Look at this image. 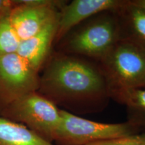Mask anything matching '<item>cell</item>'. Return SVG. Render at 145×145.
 Returning <instances> with one entry per match:
<instances>
[{"label": "cell", "instance_id": "1", "mask_svg": "<svg viewBox=\"0 0 145 145\" xmlns=\"http://www.w3.org/2000/svg\"><path fill=\"white\" fill-rule=\"evenodd\" d=\"M42 70L37 91L56 106L80 113L93 112L110 97L99 65L86 58L51 52Z\"/></svg>", "mask_w": 145, "mask_h": 145}, {"label": "cell", "instance_id": "2", "mask_svg": "<svg viewBox=\"0 0 145 145\" xmlns=\"http://www.w3.org/2000/svg\"><path fill=\"white\" fill-rule=\"evenodd\" d=\"M120 40L115 10L106 11L79 24L58 43L59 51L99 63Z\"/></svg>", "mask_w": 145, "mask_h": 145}, {"label": "cell", "instance_id": "3", "mask_svg": "<svg viewBox=\"0 0 145 145\" xmlns=\"http://www.w3.org/2000/svg\"><path fill=\"white\" fill-rule=\"evenodd\" d=\"M110 89L114 92L145 87V52L120 39L98 63Z\"/></svg>", "mask_w": 145, "mask_h": 145}, {"label": "cell", "instance_id": "4", "mask_svg": "<svg viewBox=\"0 0 145 145\" xmlns=\"http://www.w3.org/2000/svg\"><path fill=\"white\" fill-rule=\"evenodd\" d=\"M141 126L129 120L126 122L108 124L79 117L61 110V118L54 144L88 145L101 140L138 134Z\"/></svg>", "mask_w": 145, "mask_h": 145}, {"label": "cell", "instance_id": "5", "mask_svg": "<svg viewBox=\"0 0 145 145\" xmlns=\"http://www.w3.org/2000/svg\"><path fill=\"white\" fill-rule=\"evenodd\" d=\"M0 116L22 124L54 143L61 118V109L38 91H34L7 106L0 112Z\"/></svg>", "mask_w": 145, "mask_h": 145}, {"label": "cell", "instance_id": "6", "mask_svg": "<svg viewBox=\"0 0 145 145\" xmlns=\"http://www.w3.org/2000/svg\"><path fill=\"white\" fill-rule=\"evenodd\" d=\"M40 72L17 53L0 57V112L39 88Z\"/></svg>", "mask_w": 145, "mask_h": 145}, {"label": "cell", "instance_id": "7", "mask_svg": "<svg viewBox=\"0 0 145 145\" xmlns=\"http://www.w3.org/2000/svg\"><path fill=\"white\" fill-rule=\"evenodd\" d=\"M9 20L21 41L30 39L59 16L66 3L57 0H14Z\"/></svg>", "mask_w": 145, "mask_h": 145}, {"label": "cell", "instance_id": "8", "mask_svg": "<svg viewBox=\"0 0 145 145\" xmlns=\"http://www.w3.org/2000/svg\"><path fill=\"white\" fill-rule=\"evenodd\" d=\"M126 0H73L60 10L54 43L58 44L72 29L86 20L106 11L116 10Z\"/></svg>", "mask_w": 145, "mask_h": 145}, {"label": "cell", "instance_id": "9", "mask_svg": "<svg viewBox=\"0 0 145 145\" xmlns=\"http://www.w3.org/2000/svg\"><path fill=\"white\" fill-rule=\"evenodd\" d=\"M59 18L30 39L21 41L17 54L40 72L51 53L58 28Z\"/></svg>", "mask_w": 145, "mask_h": 145}, {"label": "cell", "instance_id": "10", "mask_svg": "<svg viewBox=\"0 0 145 145\" xmlns=\"http://www.w3.org/2000/svg\"><path fill=\"white\" fill-rule=\"evenodd\" d=\"M120 29V39L129 42L145 52V9L126 0L115 10Z\"/></svg>", "mask_w": 145, "mask_h": 145}, {"label": "cell", "instance_id": "11", "mask_svg": "<svg viewBox=\"0 0 145 145\" xmlns=\"http://www.w3.org/2000/svg\"><path fill=\"white\" fill-rule=\"evenodd\" d=\"M0 145H55L22 124L0 116Z\"/></svg>", "mask_w": 145, "mask_h": 145}, {"label": "cell", "instance_id": "12", "mask_svg": "<svg viewBox=\"0 0 145 145\" xmlns=\"http://www.w3.org/2000/svg\"><path fill=\"white\" fill-rule=\"evenodd\" d=\"M111 97L128 107L132 115L130 120L145 126V87L114 92Z\"/></svg>", "mask_w": 145, "mask_h": 145}, {"label": "cell", "instance_id": "13", "mask_svg": "<svg viewBox=\"0 0 145 145\" xmlns=\"http://www.w3.org/2000/svg\"><path fill=\"white\" fill-rule=\"evenodd\" d=\"M20 42L9 18L0 23V57L17 53Z\"/></svg>", "mask_w": 145, "mask_h": 145}, {"label": "cell", "instance_id": "14", "mask_svg": "<svg viewBox=\"0 0 145 145\" xmlns=\"http://www.w3.org/2000/svg\"><path fill=\"white\" fill-rule=\"evenodd\" d=\"M88 145H145V134H135L110 140H101Z\"/></svg>", "mask_w": 145, "mask_h": 145}, {"label": "cell", "instance_id": "15", "mask_svg": "<svg viewBox=\"0 0 145 145\" xmlns=\"http://www.w3.org/2000/svg\"><path fill=\"white\" fill-rule=\"evenodd\" d=\"M14 6V0H0V23L10 17Z\"/></svg>", "mask_w": 145, "mask_h": 145}, {"label": "cell", "instance_id": "16", "mask_svg": "<svg viewBox=\"0 0 145 145\" xmlns=\"http://www.w3.org/2000/svg\"><path fill=\"white\" fill-rule=\"evenodd\" d=\"M136 5L145 9V0H132Z\"/></svg>", "mask_w": 145, "mask_h": 145}]
</instances>
